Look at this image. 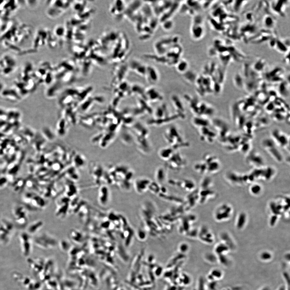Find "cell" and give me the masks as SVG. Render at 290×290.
Listing matches in <instances>:
<instances>
[{
  "instance_id": "22",
  "label": "cell",
  "mask_w": 290,
  "mask_h": 290,
  "mask_svg": "<svg viewBox=\"0 0 290 290\" xmlns=\"http://www.w3.org/2000/svg\"><path fill=\"white\" fill-rule=\"evenodd\" d=\"M9 179L6 177H0V188H3L7 186Z\"/></svg>"
},
{
  "instance_id": "13",
  "label": "cell",
  "mask_w": 290,
  "mask_h": 290,
  "mask_svg": "<svg viewBox=\"0 0 290 290\" xmlns=\"http://www.w3.org/2000/svg\"><path fill=\"white\" fill-rule=\"evenodd\" d=\"M176 151L171 147L163 148L159 151V155L162 159L165 160H168Z\"/></svg>"
},
{
  "instance_id": "14",
  "label": "cell",
  "mask_w": 290,
  "mask_h": 290,
  "mask_svg": "<svg viewBox=\"0 0 290 290\" xmlns=\"http://www.w3.org/2000/svg\"><path fill=\"white\" fill-rule=\"evenodd\" d=\"M247 221V216L246 213H241L239 214L236 221V227L238 229H242L245 227Z\"/></svg>"
},
{
  "instance_id": "17",
  "label": "cell",
  "mask_w": 290,
  "mask_h": 290,
  "mask_svg": "<svg viewBox=\"0 0 290 290\" xmlns=\"http://www.w3.org/2000/svg\"><path fill=\"white\" fill-rule=\"evenodd\" d=\"M264 26L268 29H272L275 26V20L271 16L266 15L263 20Z\"/></svg>"
},
{
  "instance_id": "19",
  "label": "cell",
  "mask_w": 290,
  "mask_h": 290,
  "mask_svg": "<svg viewBox=\"0 0 290 290\" xmlns=\"http://www.w3.org/2000/svg\"><path fill=\"white\" fill-rule=\"evenodd\" d=\"M266 62L263 59H260L257 61L255 64H254L253 68L254 70L256 72H260L262 71L264 69L265 66Z\"/></svg>"
},
{
  "instance_id": "7",
  "label": "cell",
  "mask_w": 290,
  "mask_h": 290,
  "mask_svg": "<svg viewBox=\"0 0 290 290\" xmlns=\"http://www.w3.org/2000/svg\"><path fill=\"white\" fill-rule=\"evenodd\" d=\"M232 208L228 204H223L217 208L215 218L218 221H224L229 219L232 213Z\"/></svg>"
},
{
  "instance_id": "3",
  "label": "cell",
  "mask_w": 290,
  "mask_h": 290,
  "mask_svg": "<svg viewBox=\"0 0 290 290\" xmlns=\"http://www.w3.org/2000/svg\"><path fill=\"white\" fill-rule=\"evenodd\" d=\"M22 201L25 206H28L32 209H42L46 205L44 199L39 195L32 193H27L24 194Z\"/></svg>"
},
{
  "instance_id": "24",
  "label": "cell",
  "mask_w": 290,
  "mask_h": 290,
  "mask_svg": "<svg viewBox=\"0 0 290 290\" xmlns=\"http://www.w3.org/2000/svg\"><path fill=\"white\" fill-rule=\"evenodd\" d=\"M188 249V246H187V245H186V244L185 243L182 244L180 245L179 247V249L180 251L182 253H185L186 252V251H187Z\"/></svg>"
},
{
  "instance_id": "20",
  "label": "cell",
  "mask_w": 290,
  "mask_h": 290,
  "mask_svg": "<svg viewBox=\"0 0 290 290\" xmlns=\"http://www.w3.org/2000/svg\"><path fill=\"white\" fill-rule=\"evenodd\" d=\"M262 187L260 185L258 184H254L250 188L251 193L254 195H258L261 193Z\"/></svg>"
},
{
  "instance_id": "5",
  "label": "cell",
  "mask_w": 290,
  "mask_h": 290,
  "mask_svg": "<svg viewBox=\"0 0 290 290\" xmlns=\"http://www.w3.org/2000/svg\"><path fill=\"white\" fill-rule=\"evenodd\" d=\"M204 23L202 18L199 15L193 20L191 28V34L195 40H200L204 37L205 32Z\"/></svg>"
},
{
  "instance_id": "2",
  "label": "cell",
  "mask_w": 290,
  "mask_h": 290,
  "mask_svg": "<svg viewBox=\"0 0 290 290\" xmlns=\"http://www.w3.org/2000/svg\"><path fill=\"white\" fill-rule=\"evenodd\" d=\"M14 231L13 223L8 220L0 221V242L6 244L10 241Z\"/></svg>"
},
{
  "instance_id": "1",
  "label": "cell",
  "mask_w": 290,
  "mask_h": 290,
  "mask_svg": "<svg viewBox=\"0 0 290 290\" xmlns=\"http://www.w3.org/2000/svg\"><path fill=\"white\" fill-rule=\"evenodd\" d=\"M166 141L175 150L181 148L186 147L189 145L188 143L185 141L178 128L172 126L168 128L164 134Z\"/></svg>"
},
{
  "instance_id": "8",
  "label": "cell",
  "mask_w": 290,
  "mask_h": 290,
  "mask_svg": "<svg viewBox=\"0 0 290 290\" xmlns=\"http://www.w3.org/2000/svg\"><path fill=\"white\" fill-rule=\"evenodd\" d=\"M52 240V237L46 233H43L34 237L33 241L35 244L38 247L47 249L49 247L48 245H51L50 242H51Z\"/></svg>"
},
{
  "instance_id": "6",
  "label": "cell",
  "mask_w": 290,
  "mask_h": 290,
  "mask_svg": "<svg viewBox=\"0 0 290 290\" xmlns=\"http://www.w3.org/2000/svg\"><path fill=\"white\" fill-rule=\"evenodd\" d=\"M20 244L23 254L25 256L30 255L32 247L33 240L31 236L26 232H22L20 236Z\"/></svg>"
},
{
  "instance_id": "10",
  "label": "cell",
  "mask_w": 290,
  "mask_h": 290,
  "mask_svg": "<svg viewBox=\"0 0 290 290\" xmlns=\"http://www.w3.org/2000/svg\"><path fill=\"white\" fill-rule=\"evenodd\" d=\"M272 135V140L274 142L277 143V145H280L281 147H285L287 145H287V142H288L287 140L288 137L284 133L278 131H274Z\"/></svg>"
},
{
  "instance_id": "23",
  "label": "cell",
  "mask_w": 290,
  "mask_h": 290,
  "mask_svg": "<svg viewBox=\"0 0 290 290\" xmlns=\"http://www.w3.org/2000/svg\"><path fill=\"white\" fill-rule=\"evenodd\" d=\"M278 216L274 215L271 217L269 220V224L271 226H273L276 224L278 220Z\"/></svg>"
},
{
  "instance_id": "18",
  "label": "cell",
  "mask_w": 290,
  "mask_h": 290,
  "mask_svg": "<svg viewBox=\"0 0 290 290\" xmlns=\"http://www.w3.org/2000/svg\"><path fill=\"white\" fill-rule=\"evenodd\" d=\"M25 183V181L23 179H20L17 180L13 184V190L16 192L21 191Z\"/></svg>"
},
{
  "instance_id": "9",
  "label": "cell",
  "mask_w": 290,
  "mask_h": 290,
  "mask_svg": "<svg viewBox=\"0 0 290 290\" xmlns=\"http://www.w3.org/2000/svg\"><path fill=\"white\" fill-rule=\"evenodd\" d=\"M145 99L152 103L159 102L163 99L161 93L155 88L152 87L145 90Z\"/></svg>"
},
{
  "instance_id": "12",
  "label": "cell",
  "mask_w": 290,
  "mask_h": 290,
  "mask_svg": "<svg viewBox=\"0 0 290 290\" xmlns=\"http://www.w3.org/2000/svg\"><path fill=\"white\" fill-rule=\"evenodd\" d=\"M44 225V223L42 220L35 221L28 226L26 232L30 235H35L41 229Z\"/></svg>"
},
{
  "instance_id": "11",
  "label": "cell",
  "mask_w": 290,
  "mask_h": 290,
  "mask_svg": "<svg viewBox=\"0 0 290 290\" xmlns=\"http://www.w3.org/2000/svg\"><path fill=\"white\" fill-rule=\"evenodd\" d=\"M171 101L175 109L176 110V113L185 117L184 105L179 96L176 95L172 96L171 97Z\"/></svg>"
},
{
  "instance_id": "16",
  "label": "cell",
  "mask_w": 290,
  "mask_h": 290,
  "mask_svg": "<svg viewBox=\"0 0 290 290\" xmlns=\"http://www.w3.org/2000/svg\"><path fill=\"white\" fill-rule=\"evenodd\" d=\"M177 71L181 73H184L187 71L189 67V64L187 61L185 60H181L177 62L176 66Z\"/></svg>"
},
{
  "instance_id": "21",
  "label": "cell",
  "mask_w": 290,
  "mask_h": 290,
  "mask_svg": "<svg viewBox=\"0 0 290 290\" xmlns=\"http://www.w3.org/2000/svg\"><path fill=\"white\" fill-rule=\"evenodd\" d=\"M234 81L235 84H236L237 86H242L243 83V78L240 73H237L235 75L234 77Z\"/></svg>"
},
{
  "instance_id": "4",
  "label": "cell",
  "mask_w": 290,
  "mask_h": 290,
  "mask_svg": "<svg viewBox=\"0 0 290 290\" xmlns=\"http://www.w3.org/2000/svg\"><path fill=\"white\" fill-rule=\"evenodd\" d=\"M13 216L15 223L20 226H24L28 221V210L26 207L22 205H15L12 210Z\"/></svg>"
},
{
  "instance_id": "15",
  "label": "cell",
  "mask_w": 290,
  "mask_h": 290,
  "mask_svg": "<svg viewBox=\"0 0 290 290\" xmlns=\"http://www.w3.org/2000/svg\"><path fill=\"white\" fill-rule=\"evenodd\" d=\"M283 2L284 1H274L272 3V9L277 13L283 14L285 7V3Z\"/></svg>"
}]
</instances>
